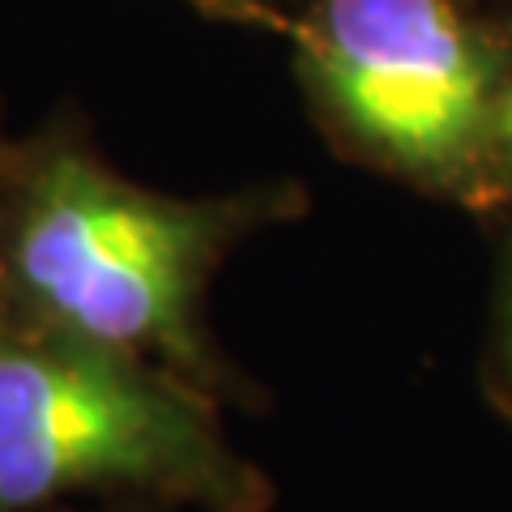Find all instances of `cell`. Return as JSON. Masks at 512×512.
Instances as JSON below:
<instances>
[{
	"instance_id": "6da1fadb",
	"label": "cell",
	"mask_w": 512,
	"mask_h": 512,
	"mask_svg": "<svg viewBox=\"0 0 512 512\" xmlns=\"http://www.w3.org/2000/svg\"><path fill=\"white\" fill-rule=\"evenodd\" d=\"M210 244L205 210L128 184L69 133L0 154V295L82 342L188 380Z\"/></svg>"
},
{
	"instance_id": "7a4b0ae2",
	"label": "cell",
	"mask_w": 512,
	"mask_h": 512,
	"mask_svg": "<svg viewBox=\"0 0 512 512\" xmlns=\"http://www.w3.org/2000/svg\"><path fill=\"white\" fill-rule=\"evenodd\" d=\"M252 483L188 380L82 342L0 295V512L82 500H197L239 512Z\"/></svg>"
},
{
	"instance_id": "3957f363",
	"label": "cell",
	"mask_w": 512,
	"mask_h": 512,
	"mask_svg": "<svg viewBox=\"0 0 512 512\" xmlns=\"http://www.w3.org/2000/svg\"><path fill=\"white\" fill-rule=\"evenodd\" d=\"M316 69L342 116L406 167L448 171L487 116V64L448 0H320Z\"/></svg>"
},
{
	"instance_id": "277c9868",
	"label": "cell",
	"mask_w": 512,
	"mask_h": 512,
	"mask_svg": "<svg viewBox=\"0 0 512 512\" xmlns=\"http://www.w3.org/2000/svg\"><path fill=\"white\" fill-rule=\"evenodd\" d=\"M141 504H154V500H103L99 512H141ZM47 512H82V508L60 504V508H47Z\"/></svg>"
},
{
	"instance_id": "5b68a950",
	"label": "cell",
	"mask_w": 512,
	"mask_h": 512,
	"mask_svg": "<svg viewBox=\"0 0 512 512\" xmlns=\"http://www.w3.org/2000/svg\"><path fill=\"white\" fill-rule=\"evenodd\" d=\"M504 137H508V150H512V94H508V107H504Z\"/></svg>"
},
{
	"instance_id": "8992f818",
	"label": "cell",
	"mask_w": 512,
	"mask_h": 512,
	"mask_svg": "<svg viewBox=\"0 0 512 512\" xmlns=\"http://www.w3.org/2000/svg\"><path fill=\"white\" fill-rule=\"evenodd\" d=\"M0 154H5V146H0Z\"/></svg>"
}]
</instances>
